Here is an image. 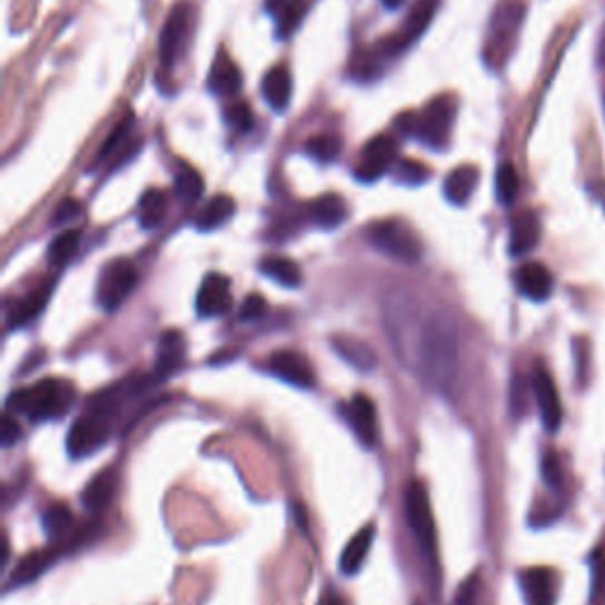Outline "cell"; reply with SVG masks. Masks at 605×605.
<instances>
[{
    "mask_svg": "<svg viewBox=\"0 0 605 605\" xmlns=\"http://www.w3.org/2000/svg\"><path fill=\"white\" fill-rule=\"evenodd\" d=\"M527 14L525 0H499L497 8L492 10L489 27H487V41H485V65L489 69H502L510 52L516 50L518 36Z\"/></svg>",
    "mask_w": 605,
    "mask_h": 605,
    "instance_id": "obj_4",
    "label": "cell"
},
{
    "mask_svg": "<svg viewBox=\"0 0 605 605\" xmlns=\"http://www.w3.org/2000/svg\"><path fill=\"white\" fill-rule=\"evenodd\" d=\"M52 287L54 281H46L43 287H38L36 291H31L27 298L17 300L14 306L10 308V315H8V327L10 329H19V327H27L31 325V321L43 313V308L48 306L50 300V294H52Z\"/></svg>",
    "mask_w": 605,
    "mask_h": 605,
    "instance_id": "obj_19",
    "label": "cell"
},
{
    "mask_svg": "<svg viewBox=\"0 0 605 605\" xmlns=\"http://www.w3.org/2000/svg\"><path fill=\"white\" fill-rule=\"evenodd\" d=\"M54 561H57V552H54V548H41V552H31L29 556H24L22 561L17 563V567H14V573H12L8 586H24V584H31L33 579L41 577Z\"/></svg>",
    "mask_w": 605,
    "mask_h": 605,
    "instance_id": "obj_24",
    "label": "cell"
},
{
    "mask_svg": "<svg viewBox=\"0 0 605 605\" xmlns=\"http://www.w3.org/2000/svg\"><path fill=\"white\" fill-rule=\"evenodd\" d=\"M168 208V199L161 189H147L138 204V220L145 230H155V227L163 220Z\"/></svg>",
    "mask_w": 605,
    "mask_h": 605,
    "instance_id": "obj_31",
    "label": "cell"
},
{
    "mask_svg": "<svg viewBox=\"0 0 605 605\" xmlns=\"http://www.w3.org/2000/svg\"><path fill=\"white\" fill-rule=\"evenodd\" d=\"M119 485V470L117 468H102L98 476H95L81 495V502L88 510H102L109 506L113 492Z\"/></svg>",
    "mask_w": 605,
    "mask_h": 605,
    "instance_id": "obj_21",
    "label": "cell"
},
{
    "mask_svg": "<svg viewBox=\"0 0 605 605\" xmlns=\"http://www.w3.org/2000/svg\"><path fill=\"white\" fill-rule=\"evenodd\" d=\"M395 155H397V145H395V140L390 136L371 138L365 145L363 157H359V163L355 168L357 180L374 182V180L381 178L386 170L393 166Z\"/></svg>",
    "mask_w": 605,
    "mask_h": 605,
    "instance_id": "obj_9",
    "label": "cell"
},
{
    "mask_svg": "<svg viewBox=\"0 0 605 605\" xmlns=\"http://www.w3.org/2000/svg\"><path fill=\"white\" fill-rule=\"evenodd\" d=\"M73 525L71 508L65 504H52L43 510V529L50 539H60Z\"/></svg>",
    "mask_w": 605,
    "mask_h": 605,
    "instance_id": "obj_34",
    "label": "cell"
},
{
    "mask_svg": "<svg viewBox=\"0 0 605 605\" xmlns=\"http://www.w3.org/2000/svg\"><path fill=\"white\" fill-rule=\"evenodd\" d=\"M435 10H438V0H419V3H416L409 12V17L405 19V27L403 31L393 36L390 41L384 46V50L388 54H395V52H400L405 50L409 43H414L416 38H419L428 24H430V19L435 14Z\"/></svg>",
    "mask_w": 605,
    "mask_h": 605,
    "instance_id": "obj_15",
    "label": "cell"
},
{
    "mask_svg": "<svg viewBox=\"0 0 605 605\" xmlns=\"http://www.w3.org/2000/svg\"><path fill=\"white\" fill-rule=\"evenodd\" d=\"M518 189H520V178L516 173L514 163L504 161L499 168H497V199L502 206H510L516 201L518 197Z\"/></svg>",
    "mask_w": 605,
    "mask_h": 605,
    "instance_id": "obj_36",
    "label": "cell"
},
{
    "mask_svg": "<svg viewBox=\"0 0 605 605\" xmlns=\"http://www.w3.org/2000/svg\"><path fill=\"white\" fill-rule=\"evenodd\" d=\"M480 601V577L470 575L462 586L457 596H454L452 605H478Z\"/></svg>",
    "mask_w": 605,
    "mask_h": 605,
    "instance_id": "obj_42",
    "label": "cell"
},
{
    "mask_svg": "<svg viewBox=\"0 0 605 605\" xmlns=\"http://www.w3.org/2000/svg\"><path fill=\"white\" fill-rule=\"evenodd\" d=\"M268 371L275 374L281 381H287L298 388L315 386V371L306 357L296 350H277L268 357Z\"/></svg>",
    "mask_w": 605,
    "mask_h": 605,
    "instance_id": "obj_12",
    "label": "cell"
},
{
    "mask_svg": "<svg viewBox=\"0 0 605 605\" xmlns=\"http://www.w3.org/2000/svg\"><path fill=\"white\" fill-rule=\"evenodd\" d=\"M416 371L438 393H445L459 367V336L452 319L443 313H430L416 336Z\"/></svg>",
    "mask_w": 605,
    "mask_h": 605,
    "instance_id": "obj_1",
    "label": "cell"
},
{
    "mask_svg": "<svg viewBox=\"0 0 605 605\" xmlns=\"http://www.w3.org/2000/svg\"><path fill=\"white\" fill-rule=\"evenodd\" d=\"M395 178L403 185H421L428 180V168L416 161H400L395 170Z\"/></svg>",
    "mask_w": 605,
    "mask_h": 605,
    "instance_id": "obj_40",
    "label": "cell"
},
{
    "mask_svg": "<svg viewBox=\"0 0 605 605\" xmlns=\"http://www.w3.org/2000/svg\"><path fill=\"white\" fill-rule=\"evenodd\" d=\"M232 294H230V279L214 272L208 275L197 294V313L199 317H220L222 313L230 310Z\"/></svg>",
    "mask_w": 605,
    "mask_h": 605,
    "instance_id": "obj_14",
    "label": "cell"
},
{
    "mask_svg": "<svg viewBox=\"0 0 605 605\" xmlns=\"http://www.w3.org/2000/svg\"><path fill=\"white\" fill-rule=\"evenodd\" d=\"M596 62L601 67V71L605 73V27L601 31V41H598V52H596Z\"/></svg>",
    "mask_w": 605,
    "mask_h": 605,
    "instance_id": "obj_47",
    "label": "cell"
},
{
    "mask_svg": "<svg viewBox=\"0 0 605 605\" xmlns=\"http://www.w3.org/2000/svg\"><path fill=\"white\" fill-rule=\"evenodd\" d=\"M454 109H457V102H454L449 95H440V98L433 100L419 117H416V113H407V117L397 121V126L433 149H445L449 142Z\"/></svg>",
    "mask_w": 605,
    "mask_h": 605,
    "instance_id": "obj_6",
    "label": "cell"
},
{
    "mask_svg": "<svg viewBox=\"0 0 605 605\" xmlns=\"http://www.w3.org/2000/svg\"><path fill=\"white\" fill-rule=\"evenodd\" d=\"M533 388V384H525V378L516 376L514 384H510V411L514 416H523L527 409V390Z\"/></svg>",
    "mask_w": 605,
    "mask_h": 605,
    "instance_id": "obj_43",
    "label": "cell"
},
{
    "mask_svg": "<svg viewBox=\"0 0 605 605\" xmlns=\"http://www.w3.org/2000/svg\"><path fill=\"white\" fill-rule=\"evenodd\" d=\"M331 346L348 365H353L359 371H371L376 367V355L365 340L353 338V336H334Z\"/></svg>",
    "mask_w": 605,
    "mask_h": 605,
    "instance_id": "obj_25",
    "label": "cell"
},
{
    "mask_svg": "<svg viewBox=\"0 0 605 605\" xmlns=\"http://www.w3.org/2000/svg\"><path fill=\"white\" fill-rule=\"evenodd\" d=\"M542 478L544 483L552 489H561L563 487V468H561V459L554 449H546L542 457Z\"/></svg>",
    "mask_w": 605,
    "mask_h": 605,
    "instance_id": "obj_39",
    "label": "cell"
},
{
    "mask_svg": "<svg viewBox=\"0 0 605 605\" xmlns=\"http://www.w3.org/2000/svg\"><path fill=\"white\" fill-rule=\"evenodd\" d=\"M319 605H340V603H338L334 596H325V598L319 601Z\"/></svg>",
    "mask_w": 605,
    "mask_h": 605,
    "instance_id": "obj_49",
    "label": "cell"
},
{
    "mask_svg": "<svg viewBox=\"0 0 605 605\" xmlns=\"http://www.w3.org/2000/svg\"><path fill=\"white\" fill-rule=\"evenodd\" d=\"M185 355H187L185 336L180 331H166L159 338L157 363H155V371H151V376H155L157 381H163V378L173 376L185 365Z\"/></svg>",
    "mask_w": 605,
    "mask_h": 605,
    "instance_id": "obj_16",
    "label": "cell"
},
{
    "mask_svg": "<svg viewBox=\"0 0 605 605\" xmlns=\"http://www.w3.org/2000/svg\"><path fill=\"white\" fill-rule=\"evenodd\" d=\"M381 3H384L388 10H397V8H400V6L405 3V0H381Z\"/></svg>",
    "mask_w": 605,
    "mask_h": 605,
    "instance_id": "obj_48",
    "label": "cell"
},
{
    "mask_svg": "<svg viewBox=\"0 0 605 605\" xmlns=\"http://www.w3.org/2000/svg\"><path fill=\"white\" fill-rule=\"evenodd\" d=\"M76 216H81V204L76 201V199H65L60 206H57V211L52 216V222L54 225H62V222L73 220Z\"/></svg>",
    "mask_w": 605,
    "mask_h": 605,
    "instance_id": "obj_45",
    "label": "cell"
},
{
    "mask_svg": "<svg viewBox=\"0 0 605 605\" xmlns=\"http://www.w3.org/2000/svg\"><path fill=\"white\" fill-rule=\"evenodd\" d=\"M592 571H594L592 596H594V601L605 598V556H603V552L592 554Z\"/></svg>",
    "mask_w": 605,
    "mask_h": 605,
    "instance_id": "obj_44",
    "label": "cell"
},
{
    "mask_svg": "<svg viewBox=\"0 0 605 605\" xmlns=\"http://www.w3.org/2000/svg\"><path fill=\"white\" fill-rule=\"evenodd\" d=\"M187 27H189V6L178 3V6L170 8V12L166 17V24L159 36V57H161L163 67L176 65L180 48L185 43Z\"/></svg>",
    "mask_w": 605,
    "mask_h": 605,
    "instance_id": "obj_11",
    "label": "cell"
},
{
    "mask_svg": "<svg viewBox=\"0 0 605 605\" xmlns=\"http://www.w3.org/2000/svg\"><path fill=\"white\" fill-rule=\"evenodd\" d=\"M225 121L237 132H249L254 128V113L246 102H235L225 109Z\"/></svg>",
    "mask_w": 605,
    "mask_h": 605,
    "instance_id": "obj_38",
    "label": "cell"
},
{
    "mask_svg": "<svg viewBox=\"0 0 605 605\" xmlns=\"http://www.w3.org/2000/svg\"><path fill=\"white\" fill-rule=\"evenodd\" d=\"M374 535L376 529L374 525H367L359 529V533L346 544L344 552H340V561H338V571L344 573L346 577H353L357 575L359 571H363V565L371 552V544H374Z\"/></svg>",
    "mask_w": 605,
    "mask_h": 605,
    "instance_id": "obj_20",
    "label": "cell"
},
{
    "mask_svg": "<svg viewBox=\"0 0 605 605\" xmlns=\"http://www.w3.org/2000/svg\"><path fill=\"white\" fill-rule=\"evenodd\" d=\"M232 214H235V199L218 195L201 208L199 216L195 218V225H197V230H201V232H211L230 220Z\"/></svg>",
    "mask_w": 605,
    "mask_h": 605,
    "instance_id": "obj_30",
    "label": "cell"
},
{
    "mask_svg": "<svg viewBox=\"0 0 605 605\" xmlns=\"http://www.w3.org/2000/svg\"><path fill=\"white\" fill-rule=\"evenodd\" d=\"M76 400V390L65 378H43L8 397V409L24 414L29 421L41 424L62 419Z\"/></svg>",
    "mask_w": 605,
    "mask_h": 605,
    "instance_id": "obj_3",
    "label": "cell"
},
{
    "mask_svg": "<svg viewBox=\"0 0 605 605\" xmlns=\"http://www.w3.org/2000/svg\"><path fill=\"white\" fill-rule=\"evenodd\" d=\"M294 81L287 67H272L262 79V98L277 111H284L291 102Z\"/></svg>",
    "mask_w": 605,
    "mask_h": 605,
    "instance_id": "obj_23",
    "label": "cell"
},
{
    "mask_svg": "<svg viewBox=\"0 0 605 605\" xmlns=\"http://www.w3.org/2000/svg\"><path fill=\"white\" fill-rule=\"evenodd\" d=\"M268 12L277 19L279 36H289L302 14V0H268Z\"/></svg>",
    "mask_w": 605,
    "mask_h": 605,
    "instance_id": "obj_33",
    "label": "cell"
},
{
    "mask_svg": "<svg viewBox=\"0 0 605 605\" xmlns=\"http://www.w3.org/2000/svg\"><path fill=\"white\" fill-rule=\"evenodd\" d=\"M19 435H22V428H19V421L14 419V411L8 409L3 416V438L0 440H3L6 447H12L14 440H19Z\"/></svg>",
    "mask_w": 605,
    "mask_h": 605,
    "instance_id": "obj_46",
    "label": "cell"
},
{
    "mask_svg": "<svg viewBox=\"0 0 605 605\" xmlns=\"http://www.w3.org/2000/svg\"><path fill=\"white\" fill-rule=\"evenodd\" d=\"M265 313H268V302H265L262 296L251 294V296H246V300L241 302L239 319L241 321H256V319L265 317Z\"/></svg>",
    "mask_w": 605,
    "mask_h": 605,
    "instance_id": "obj_41",
    "label": "cell"
},
{
    "mask_svg": "<svg viewBox=\"0 0 605 605\" xmlns=\"http://www.w3.org/2000/svg\"><path fill=\"white\" fill-rule=\"evenodd\" d=\"M138 287V270L128 260H113L100 275L98 281V302L102 310L113 313L123 306V300Z\"/></svg>",
    "mask_w": 605,
    "mask_h": 605,
    "instance_id": "obj_8",
    "label": "cell"
},
{
    "mask_svg": "<svg viewBox=\"0 0 605 605\" xmlns=\"http://www.w3.org/2000/svg\"><path fill=\"white\" fill-rule=\"evenodd\" d=\"M520 584L527 598L533 601V605H554L556 596L554 575L544 571V567H533V571L520 573Z\"/></svg>",
    "mask_w": 605,
    "mask_h": 605,
    "instance_id": "obj_26",
    "label": "cell"
},
{
    "mask_svg": "<svg viewBox=\"0 0 605 605\" xmlns=\"http://www.w3.org/2000/svg\"><path fill=\"white\" fill-rule=\"evenodd\" d=\"M340 411H344L348 426L357 435V440L365 447H374L378 438V428H376V407L369 397L355 395L350 403L340 405Z\"/></svg>",
    "mask_w": 605,
    "mask_h": 605,
    "instance_id": "obj_13",
    "label": "cell"
},
{
    "mask_svg": "<svg viewBox=\"0 0 605 605\" xmlns=\"http://www.w3.org/2000/svg\"><path fill=\"white\" fill-rule=\"evenodd\" d=\"M542 237V225L535 211H520L510 220V256H525L535 249Z\"/></svg>",
    "mask_w": 605,
    "mask_h": 605,
    "instance_id": "obj_18",
    "label": "cell"
},
{
    "mask_svg": "<svg viewBox=\"0 0 605 605\" xmlns=\"http://www.w3.org/2000/svg\"><path fill=\"white\" fill-rule=\"evenodd\" d=\"M260 272L265 277H270L272 281H277L279 287H287V289H298L302 284V272L298 265L291 258H284V256L265 258L260 262Z\"/></svg>",
    "mask_w": 605,
    "mask_h": 605,
    "instance_id": "obj_29",
    "label": "cell"
},
{
    "mask_svg": "<svg viewBox=\"0 0 605 605\" xmlns=\"http://www.w3.org/2000/svg\"><path fill=\"white\" fill-rule=\"evenodd\" d=\"M478 178L480 176H478V168L476 166H459L457 170H452V173L445 180V197H447V201L457 204V206H464L470 199L473 189H476Z\"/></svg>",
    "mask_w": 605,
    "mask_h": 605,
    "instance_id": "obj_28",
    "label": "cell"
},
{
    "mask_svg": "<svg viewBox=\"0 0 605 605\" xmlns=\"http://www.w3.org/2000/svg\"><path fill=\"white\" fill-rule=\"evenodd\" d=\"M367 239L376 251L386 254L393 260L400 262H419L421 258V241L411 232V227L400 220H378L369 225Z\"/></svg>",
    "mask_w": 605,
    "mask_h": 605,
    "instance_id": "obj_7",
    "label": "cell"
},
{
    "mask_svg": "<svg viewBox=\"0 0 605 605\" xmlns=\"http://www.w3.org/2000/svg\"><path fill=\"white\" fill-rule=\"evenodd\" d=\"M516 289L525 298L542 302L554 291V275L542 262H525L516 270Z\"/></svg>",
    "mask_w": 605,
    "mask_h": 605,
    "instance_id": "obj_17",
    "label": "cell"
},
{
    "mask_svg": "<svg viewBox=\"0 0 605 605\" xmlns=\"http://www.w3.org/2000/svg\"><path fill=\"white\" fill-rule=\"evenodd\" d=\"M123 397H126L123 386H111L92 397L86 414L73 421L67 435L69 457L86 459L90 454L102 449V445L109 440L113 416L119 414Z\"/></svg>",
    "mask_w": 605,
    "mask_h": 605,
    "instance_id": "obj_2",
    "label": "cell"
},
{
    "mask_svg": "<svg viewBox=\"0 0 605 605\" xmlns=\"http://www.w3.org/2000/svg\"><path fill=\"white\" fill-rule=\"evenodd\" d=\"M208 88L220 98H230L241 90V71L227 54L216 57L211 73H208Z\"/></svg>",
    "mask_w": 605,
    "mask_h": 605,
    "instance_id": "obj_22",
    "label": "cell"
},
{
    "mask_svg": "<svg viewBox=\"0 0 605 605\" xmlns=\"http://www.w3.org/2000/svg\"><path fill=\"white\" fill-rule=\"evenodd\" d=\"M533 393L539 407V416L544 421V428L548 433H556L563 424V407H561V395L556 388V381L552 378L544 367L535 369L533 376Z\"/></svg>",
    "mask_w": 605,
    "mask_h": 605,
    "instance_id": "obj_10",
    "label": "cell"
},
{
    "mask_svg": "<svg viewBox=\"0 0 605 605\" xmlns=\"http://www.w3.org/2000/svg\"><path fill=\"white\" fill-rule=\"evenodd\" d=\"M79 244H81L79 230H67L62 235H57L48 246V262L54 265V268H62V265H67L76 256V251H79Z\"/></svg>",
    "mask_w": 605,
    "mask_h": 605,
    "instance_id": "obj_32",
    "label": "cell"
},
{
    "mask_svg": "<svg viewBox=\"0 0 605 605\" xmlns=\"http://www.w3.org/2000/svg\"><path fill=\"white\" fill-rule=\"evenodd\" d=\"M176 195L189 204L197 201L204 195V178L195 168H182L176 176Z\"/></svg>",
    "mask_w": 605,
    "mask_h": 605,
    "instance_id": "obj_37",
    "label": "cell"
},
{
    "mask_svg": "<svg viewBox=\"0 0 605 605\" xmlns=\"http://www.w3.org/2000/svg\"><path fill=\"white\" fill-rule=\"evenodd\" d=\"M308 214H310V220L319 227H325V230H334V227H338L340 222L346 220L348 216V208H346V201L344 197H338V195H325V197H319L310 204L308 208Z\"/></svg>",
    "mask_w": 605,
    "mask_h": 605,
    "instance_id": "obj_27",
    "label": "cell"
},
{
    "mask_svg": "<svg viewBox=\"0 0 605 605\" xmlns=\"http://www.w3.org/2000/svg\"><path fill=\"white\" fill-rule=\"evenodd\" d=\"M340 145L344 142H340L338 136H331V132H319V136H313L306 142V151L315 161L331 163L340 155Z\"/></svg>",
    "mask_w": 605,
    "mask_h": 605,
    "instance_id": "obj_35",
    "label": "cell"
},
{
    "mask_svg": "<svg viewBox=\"0 0 605 605\" xmlns=\"http://www.w3.org/2000/svg\"><path fill=\"white\" fill-rule=\"evenodd\" d=\"M405 516L416 546L430 567V575L438 577V544H435V520L428 499V489L424 483L411 480L405 492Z\"/></svg>",
    "mask_w": 605,
    "mask_h": 605,
    "instance_id": "obj_5",
    "label": "cell"
}]
</instances>
